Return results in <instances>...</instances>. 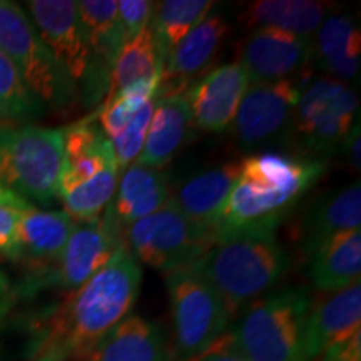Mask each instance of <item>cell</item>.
Masks as SVG:
<instances>
[{
    "label": "cell",
    "instance_id": "6da1fadb",
    "mask_svg": "<svg viewBox=\"0 0 361 361\" xmlns=\"http://www.w3.org/2000/svg\"><path fill=\"white\" fill-rule=\"evenodd\" d=\"M141 281V264L124 243L109 263L54 310L39 328L24 361L89 358L111 329L130 314Z\"/></svg>",
    "mask_w": 361,
    "mask_h": 361
},
{
    "label": "cell",
    "instance_id": "7a4b0ae2",
    "mask_svg": "<svg viewBox=\"0 0 361 361\" xmlns=\"http://www.w3.org/2000/svg\"><path fill=\"white\" fill-rule=\"evenodd\" d=\"M328 164L279 152L241 159V173L209 228L211 245L246 233H276L305 192L318 183Z\"/></svg>",
    "mask_w": 361,
    "mask_h": 361
},
{
    "label": "cell",
    "instance_id": "3957f363",
    "mask_svg": "<svg viewBox=\"0 0 361 361\" xmlns=\"http://www.w3.org/2000/svg\"><path fill=\"white\" fill-rule=\"evenodd\" d=\"M189 268L218 293L233 314L281 281L290 256L276 233H246L211 245Z\"/></svg>",
    "mask_w": 361,
    "mask_h": 361
},
{
    "label": "cell",
    "instance_id": "277c9868",
    "mask_svg": "<svg viewBox=\"0 0 361 361\" xmlns=\"http://www.w3.org/2000/svg\"><path fill=\"white\" fill-rule=\"evenodd\" d=\"M310 310L305 290L274 293L252 303L228 338L245 361H306L303 336Z\"/></svg>",
    "mask_w": 361,
    "mask_h": 361
},
{
    "label": "cell",
    "instance_id": "5b68a950",
    "mask_svg": "<svg viewBox=\"0 0 361 361\" xmlns=\"http://www.w3.org/2000/svg\"><path fill=\"white\" fill-rule=\"evenodd\" d=\"M64 161L62 129L0 124V188L22 200L51 204Z\"/></svg>",
    "mask_w": 361,
    "mask_h": 361
},
{
    "label": "cell",
    "instance_id": "8992f818",
    "mask_svg": "<svg viewBox=\"0 0 361 361\" xmlns=\"http://www.w3.org/2000/svg\"><path fill=\"white\" fill-rule=\"evenodd\" d=\"M0 51L44 106L66 109L75 101V82L44 44L24 8L0 0Z\"/></svg>",
    "mask_w": 361,
    "mask_h": 361
},
{
    "label": "cell",
    "instance_id": "52a82bcc",
    "mask_svg": "<svg viewBox=\"0 0 361 361\" xmlns=\"http://www.w3.org/2000/svg\"><path fill=\"white\" fill-rule=\"evenodd\" d=\"M173 311L176 358L194 361L213 348L231 322V311L221 296L186 266L168 273Z\"/></svg>",
    "mask_w": 361,
    "mask_h": 361
},
{
    "label": "cell",
    "instance_id": "ba28073f",
    "mask_svg": "<svg viewBox=\"0 0 361 361\" xmlns=\"http://www.w3.org/2000/svg\"><path fill=\"white\" fill-rule=\"evenodd\" d=\"M121 226L112 214L111 204L96 219L75 221L64 250L52 268L34 273L19 293L30 295L45 284H54L67 295L78 291L97 274L124 245Z\"/></svg>",
    "mask_w": 361,
    "mask_h": 361
},
{
    "label": "cell",
    "instance_id": "9c48e42d",
    "mask_svg": "<svg viewBox=\"0 0 361 361\" xmlns=\"http://www.w3.org/2000/svg\"><path fill=\"white\" fill-rule=\"evenodd\" d=\"M126 231V246L135 261L166 274L192 264L211 246L209 233L186 218L171 200Z\"/></svg>",
    "mask_w": 361,
    "mask_h": 361
},
{
    "label": "cell",
    "instance_id": "30bf717a",
    "mask_svg": "<svg viewBox=\"0 0 361 361\" xmlns=\"http://www.w3.org/2000/svg\"><path fill=\"white\" fill-rule=\"evenodd\" d=\"M358 96L350 85L331 78L301 87L293 114V128L301 146L328 154L341 147L358 117Z\"/></svg>",
    "mask_w": 361,
    "mask_h": 361
},
{
    "label": "cell",
    "instance_id": "8fae6325",
    "mask_svg": "<svg viewBox=\"0 0 361 361\" xmlns=\"http://www.w3.org/2000/svg\"><path fill=\"white\" fill-rule=\"evenodd\" d=\"M301 87L293 79L250 84L234 117V133L243 146L263 144L291 123Z\"/></svg>",
    "mask_w": 361,
    "mask_h": 361
},
{
    "label": "cell",
    "instance_id": "7c38bea8",
    "mask_svg": "<svg viewBox=\"0 0 361 361\" xmlns=\"http://www.w3.org/2000/svg\"><path fill=\"white\" fill-rule=\"evenodd\" d=\"M29 19L44 44L64 66L75 84L87 78L90 57L85 34L74 0H32L27 2Z\"/></svg>",
    "mask_w": 361,
    "mask_h": 361
},
{
    "label": "cell",
    "instance_id": "4fadbf2b",
    "mask_svg": "<svg viewBox=\"0 0 361 361\" xmlns=\"http://www.w3.org/2000/svg\"><path fill=\"white\" fill-rule=\"evenodd\" d=\"M78 11L90 57L84 97L87 104H96L109 90L111 72L124 47L117 0H80Z\"/></svg>",
    "mask_w": 361,
    "mask_h": 361
},
{
    "label": "cell",
    "instance_id": "5bb4252c",
    "mask_svg": "<svg viewBox=\"0 0 361 361\" xmlns=\"http://www.w3.org/2000/svg\"><path fill=\"white\" fill-rule=\"evenodd\" d=\"M313 59L308 39L276 29H256L241 45L239 64L246 71L250 84L276 82L291 79Z\"/></svg>",
    "mask_w": 361,
    "mask_h": 361
},
{
    "label": "cell",
    "instance_id": "9a60e30c",
    "mask_svg": "<svg viewBox=\"0 0 361 361\" xmlns=\"http://www.w3.org/2000/svg\"><path fill=\"white\" fill-rule=\"evenodd\" d=\"M247 87L250 78L239 62L216 67L184 92L192 124L207 133H223L234 123Z\"/></svg>",
    "mask_w": 361,
    "mask_h": 361
},
{
    "label": "cell",
    "instance_id": "2e32d148",
    "mask_svg": "<svg viewBox=\"0 0 361 361\" xmlns=\"http://www.w3.org/2000/svg\"><path fill=\"white\" fill-rule=\"evenodd\" d=\"M358 331H361L360 281L310 310L303 336L305 360L318 361L329 348Z\"/></svg>",
    "mask_w": 361,
    "mask_h": 361
},
{
    "label": "cell",
    "instance_id": "e0dca14e",
    "mask_svg": "<svg viewBox=\"0 0 361 361\" xmlns=\"http://www.w3.org/2000/svg\"><path fill=\"white\" fill-rule=\"evenodd\" d=\"M191 111L184 92L156 97V107L149 123L146 142L135 164L161 169L186 142L191 130Z\"/></svg>",
    "mask_w": 361,
    "mask_h": 361
},
{
    "label": "cell",
    "instance_id": "ac0fdd59",
    "mask_svg": "<svg viewBox=\"0 0 361 361\" xmlns=\"http://www.w3.org/2000/svg\"><path fill=\"white\" fill-rule=\"evenodd\" d=\"M89 361H169L168 341L159 323L129 314L111 329Z\"/></svg>",
    "mask_w": 361,
    "mask_h": 361
},
{
    "label": "cell",
    "instance_id": "d6986e66",
    "mask_svg": "<svg viewBox=\"0 0 361 361\" xmlns=\"http://www.w3.org/2000/svg\"><path fill=\"white\" fill-rule=\"evenodd\" d=\"M241 173V161L226 162L188 179L171 201L192 223L209 233Z\"/></svg>",
    "mask_w": 361,
    "mask_h": 361
},
{
    "label": "cell",
    "instance_id": "ffe728a7",
    "mask_svg": "<svg viewBox=\"0 0 361 361\" xmlns=\"http://www.w3.org/2000/svg\"><path fill=\"white\" fill-rule=\"evenodd\" d=\"M20 259L39 266V271L56 264L75 221L66 211H42L34 204L17 209Z\"/></svg>",
    "mask_w": 361,
    "mask_h": 361
},
{
    "label": "cell",
    "instance_id": "44dd1931",
    "mask_svg": "<svg viewBox=\"0 0 361 361\" xmlns=\"http://www.w3.org/2000/svg\"><path fill=\"white\" fill-rule=\"evenodd\" d=\"M313 57L319 67L340 82L358 78L361 66L360 27L348 16H328L314 34Z\"/></svg>",
    "mask_w": 361,
    "mask_h": 361
},
{
    "label": "cell",
    "instance_id": "7402d4cb",
    "mask_svg": "<svg viewBox=\"0 0 361 361\" xmlns=\"http://www.w3.org/2000/svg\"><path fill=\"white\" fill-rule=\"evenodd\" d=\"M169 200L164 173L134 162L119 179L111 209L121 229H128L135 221L154 214Z\"/></svg>",
    "mask_w": 361,
    "mask_h": 361
},
{
    "label": "cell",
    "instance_id": "603a6c76",
    "mask_svg": "<svg viewBox=\"0 0 361 361\" xmlns=\"http://www.w3.org/2000/svg\"><path fill=\"white\" fill-rule=\"evenodd\" d=\"M361 229L338 233L310 255V278L318 290L338 293L360 281Z\"/></svg>",
    "mask_w": 361,
    "mask_h": 361
},
{
    "label": "cell",
    "instance_id": "cb8c5ba5",
    "mask_svg": "<svg viewBox=\"0 0 361 361\" xmlns=\"http://www.w3.org/2000/svg\"><path fill=\"white\" fill-rule=\"evenodd\" d=\"M228 24L218 13H207L169 54L161 82L184 85L211 64L221 42L228 35Z\"/></svg>",
    "mask_w": 361,
    "mask_h": 361
},
{
    "label": "cell",
    "instance_id": "d4e9b609",
    "mask_svg": "<svg viewBox=\"0 0 361 361\" xmlns=\"http://www.w3.org/2000/svg\"><path fill=\"white\" fill-rule=\"evenodd\" d=\"M361 226V186L360 180L336 191L326 192L314 202L305 218V252L311 255L316 247L338 233L360 229Z\"/></svg>",
    "mask_w": 361,
    "mask_h": 361
},
{
    "label": "cell",
    "instance_id": "484cf974",
    "mask_svg": "<svg viewBox=\"0 0 361 361\" xmlns=\"http://www.w3.org/2000/svg\"><path fill=\"white\" fill-rule=\"evenodd\" d=\"M331 6L318 0H258L247 4L241 20L252 29H276L308 39L323 24Z\"/></svg>",
    "mask_w": 361,
    "mask_h": 361
},
{
    "label": "cell",
    "instance_id": "4316f807",
    "mask_svg": "<svg viewBox=\"0 0 361 361\" xmlns=\"http://www.w3.org/2000/svg\"><path fill=\"white\" fill-rule=\"evenodd\" d=\"M162 71H164V59L157 47L154 30L149 24L137 37L126 44L121 51L114 69L111 72L106 101L135 84L161 78Z\"/></svg>",
    "mask_w": 361,
    "mask_h": 361
},
{
    "label": "cell",
    "instance_id": "83f0119b",
    "mask_svg": "<svg viewBox=\"0 0 361 361\" xmlns=\"http://www.w3.org/2000/svg\"><path fill=\"white\" fill-rule=\"evenodd\" d=\"M151 27L154 30L157 47L168 61L173 49L183 40L207 13L213 11L214 2L209 0H164L156 4Z\"/></svg>",
    "mask_w": 361,
    "mask_h": 361
},
{
    "label": "cell",
    "instance_id": "f1b7e54d",
    "mask_svg": "<svg viewBox=\"0 0 361 361\" xmlns=\"http://www.w3.org/2000/svg\"><path fill=\"white\" fill-rule=\"evenodd\" d=\"M44 107L11 59L0 51V123L29 126L44 114Z\"/></svg>",
    "mask_w": 361,
    "mask_h": 361
},
{
    "label": "cell",
    "instance_id": "f546056e",
    "mask_svg": "<svg viewBox=\"0 0 361 361\" xmlns=\"http://www.w3.org/2000/svg\"><path fill=\"white\" fill-rule=\"evenodd\" d=\"M119 169L116 161L106 164L101 173L94 176L89 183L75 189L69 196H66V213L74 221H90L101 216L114 200V194L119 184Z\"/></svg>",
    "mask_w": 361,
    "mask_h": 361
},
{
    "label": "cell",
    "instance_id": "4dcf8cb0",
    "mask_svg": "<svg viewBox=\"0 0 361 361\" xmlns=\"http://www.w3.org/2000/svg\"><path fill=\"white\" fill-rule=\"evenodd\" d=\"M154 107L156 97L144 104L137 114L133 117V121L114 139L109 141L119 173H124L130 164H134L137 161L139 154H141Z\"/></svg>",
    "mask_w": 361,
    "mask_h": 361
},
{
    "label": "cell",
    "instance_id": "1f68e13d",
    "mask_svg": "<svg viewBox=\"0 0 361 361\" xmlns=\"http://www.w3.org/2000/svg\"><path fill=\"white\" fill-rule=\"evenodd\" d=\"M111 161L116 159L109 141L104 144L99 151L90 152L87 156H80L78 159L71 161H62V169L57 180V196L64 200L66 196H69L71 192L84 186L94 176L101 173Z\"/></svg>",
    "mask_w": 361,
    "mask_h": 361
},
{
    "label": "cell",
    "instance_id": "d6a6232c",
    "mask_svg": "<svg viewBox=\"0 0 361 361\" xmlns=\"http://www.w3.org/2000/svg\"><path fill=\"white\" fill-rule=\"evenodd\" d=\"M152 12H154V4L149 0H121L117 2V17H119L124 45L137 37L151 24Z\"/></svg>",
    "mask_w": 361,
    "mask_h": 361
},
{
    "label": "cell",
    "instance_id": "836d02e7",
    "mask_svg": "<svg viewBox=\"0 0 361 361\" xmlns=\"http://www.w3.org/2000/svg\"><path fill=\"white\" fill-rule=\"evenodd\" d=\"M0 256L8 259H20L17 209L6 206H0Z\"/></svg>",
    "mask_w": 361,
    "mask_h": 361
},
{
    "label": "cell",
    "instance_id": "e575fe53",
    "mask_svg": "<svg viewBox=\"0 0 361 361\" xmlns=\"http://www.w3.org/2000/svg\"><path fill=\"white\" fill-rule=\"evenodd\" d=\"M318 361H361V331L329 348Z\"/></svg>",
    "mask_w": 361,
    "mask_h": 361
},
{
    "label": "cell",
    "instance_id": "d590c367",
    "mask_svg": "<svg viewBox=\"0 0 361 361\" xmlns=\"http://www.w3.org/2000/svg\"><path fill=\"white\" fill-rule=\"evenodd\" d=\"M194 361H245L239 356L236 350L233 348L231 341L228 336H223V341H218L213 348H209L206 353H202L200 358Z\"/></svg>",
    "mask_w": 361,
    "mask_h": 361
},
{
    "label": "cell",
    "instance_id": "8d00e7d4",
    "mask_svg": "<svg viewBox=\"0 0 361 361\" xmlns=\"http://www.w3.org/2000/svg\"><path fill=\"white\" fill-rule=\"evenodd\" d=\"M17 296H19V288L12 286L6 274L0 273V322L11 311Z\"/></svg>",
    "mask_w": 361,
    "mask_h": 361
},
{
    "label": "cell",
    "instance_id": "74e56055",
    "mask_svg": "<svg viewBox=\"0 0 361 361\" xmlns=\"http://www.w3.org/2000/svg\"><path fill=\"white\" fill-rule=\"evenodd\" d=\"M341 147H343V151L348 154L351 166H353L356 171H360L361 156H360V123H358V121H356V126L351 128L348 135L345 137V141H343Z\"/></svg>",
    "mask_w": 361,
    "mask_h": 361
},
{
    "label": "cell",
    "instance_id": "f35d334b",
    "mask_svg": "<svg viewBox=\"0 0 361 361\" xmlns=\"http://www.w3.org/2000/svg\"><path fill=\"white\" fill-rule=\"evenodd\" d=\"M0 124H2V123H0Z\"/></svg>",
    "mask_w": 361,
    "mask_h": 361
}]
</instances>
